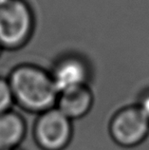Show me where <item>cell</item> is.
Returning a JSON list of instances; mask_svg holds the SVG:
<instances>
[{"instance_id":"9","label":"cell","mask_w":149,"mask_h":150,"mask_svg":"<svg viewBox=\"0 0 149 150\" xmlns=\"http://www.w3.org/2000/svg\"><path fill=\"white\" fill-rule=\"evenodd\" d=\"M138 105L140 106V108L143 110V112L149 118V92L144 94L142 97V99H141Z\"/></svg>"},{"instance_id":"11","label":"cell","mask_w":149,"mask_h":150,"mask_svg":"<svg viewBox=\"0 0 149 150\" xmlns=\"http://www.w3.org/2000/svg\"><path fill=\"white\" fill-rule=\"evenodd\" d=\"M14 150H19V149H14Z\"/></svg>"},{"instance_id":"1","label":"cell","mask_w":149,"mask_h":150,"mask_svg":"<svg viewBox=\"0 0 149 150\" xmlns=\"http://www.w3.org/2000/svg\"><path fill=\"white\" fill-rule=\"evenodd\" d=\"M7 79L14 104L25 111L38 115L55 106L58 90L45 69L24 63L14 67Z\"/></svg>"},{"instance_id":"6","label":"cell","mask_w":149,"mask_h":150,"mask_svg":"<svg viewBox=\"0 0 149 150\" xmlns=\"http://www.w3.org/2000/svg\"><path fill=\"white\" fill-rule=\"evenodd\" d=\"M94 104V95L88 85L66 88L58 93L55 108L70 121L84 118L90 112Z\"/></svg>"},{"instance_id":"2","label":"cell","mask_w":149,"mask_h":150,"mask_svg":"<svg viewBox=\"0 0 149 150\" xmlns=\"http://www.w3.org/2000/svg\"><path fill=\"white\" fill-rule=\"evenodd\" d=\"M35 17L26 0H0V46L15 50L28 44L33 34Z\"/></svg>"},{"instance_id":"10","label":"cell","mask_w":149,"mask_h":150,"mask_svg":"<svg viewBox=\"0 0 149 150\" xmlns=\"http://www.w3.org/2000/svg\"><path fill=\"white\" fill-rule=\"evenodd\" d=\"M2 50H3V49L1 48V46H0V54H1V51H2Z\"/></svg>"},{"instance_id":"3","label":"cell","mask_w":149,"mask_h":150,"mask_svg":"<svg viewBox=\"0 0 149 150\" xmlns=\"http://www.w3.org/2000/svg\"><path fill=\"white\" fill-rule=\"evenodd\" d=\"M32 136L35 144L41 150H64L73 137L72 121L54 106L38 114Z\"/></svg>"},{"instance_id":"5","label":"cell","mask_w":149,"mask_h":150,"mask_svg":"<svg viewBox=\"0 0 149 150\" xmlns=\"http://www.w3.org/2000/svg\"><path fill=\"white\" fill-rule=\"evenodd\" d=\"M49 73L59 93L72 86L88 85L90 67L81 55L68 53L54 62Z\"/></svg>"},{"instance_id":"8","label":"cell","mask_w":149,"mask_h":150,"mask_svg":"<svg viewBox=\"0 0 149 150\" xmlns=\"http://www.w3.org/2000/svg\"><path fill=\"white\" fill-rule=\"evenodd\" d=\"M14 104L13 93L7 78L0 76V114L11 109Z\"/></svg>"},{"instance_id":"7","label":"cell","mask_w":149,"mask_h":150,"mask_svg":"<svg viewBox=\"0 0 149 150\" xmlns=\"http://www.w3.org/2000/svg\"><path fill=\"white\" fill-rule=\"evenodd\" d=\"M27 133V124L21 114L11 109L0 114V150L18 149Z\"/></svg>"},{"instance_id":"4","label":"cell","mask_w":149,"mask_h":150,"mask_svg":"<svg viewBox=\"0 0 149 150\" xmlns=\"http://www.w3.org/2000/svg\"><path fill=\"white\" fill-rule=\"evenodd\" d=\"M108 132L112 141L120 146H137L148 136L149 118L138 105L125 106L112 116Z\"/></svg>"}]
</instances>
